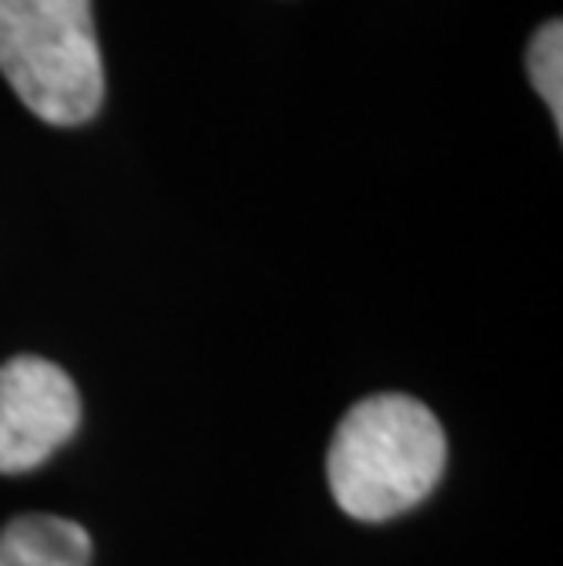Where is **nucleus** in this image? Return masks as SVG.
<instances>
[{
	"instance_id": "f257e3e1",
	"label": "nucleus",
	"mask_w": 563,
	"mask_h": 566,
	"mask_svg": "<svg viewBox=\"0 0 563 566\" xmlns=\"http://www.w3.org/2000/svg\"><path fill=\"white\" fill-rule=\"evenodd\" d=\"M447 468L436 413L410 395L385 391L355 402L333 431L326 479L344 515L385 523L417 509Z\"/></svg>"
},
{
	"instance_id": "f03ea898",
	"label": "nucleus",
	"mask_w": 563,
	"mask_h": 566,
	"mask_svg": "<svg viewBox=\"0 0 563 566\" xmlns=\"http://www.w3.org/2000/svg\"><path fill=\"white\" fill-rule=\"evenodd\" d=\"M0 74L41 122L88 125L106 95L92 0H0Z\"/></svg>"
},
{
	"instance_id": "7ed1b4c3",
	"label": "nucleus",
	"mask_w": 563,
	"mask_h": 566,
	"mask_svg": "<svg viewBox=\"0 0 563 566\" xmlns=\"http://www.w3.org/2000/svg\"><path fill=\"white\" fill-rule=\"evenodd\" d=\"M81 391L66 369L41 355L0 366V475H22L77 436Z\"/></svg>"
},
{
	"instance_id": "20e7f679",
	"label": "nucleus",
	"mask_w": 563,
	"mask_h": 566,
	"mask_svg": "<svg viewBox=\"0 0 563 566\" xmlns=\"http://www.w3.org/2000/svg\"><path fill=\"white\" fill-rule=\"evenodd\" d=\"M88 530L63 515H19L0 534V566H88Z\"/></svg>"
},
{
	"instance_id": "39448f33",
	"label": "nucleus",
	"mask_w": 563,
	"mask_h": 566,
	"mask_svg": "<svg viewBox=\"0 0 563 566\" xmlns=\"http://www.w3.org/2000/svg\"><path fill=\"white\" fill-rule=\"evenodd\" d=\"M526 74L534 92L553 114L556 132H563V27L560 19H549L526 44Z\"/></svg>"
}]
</instances>
